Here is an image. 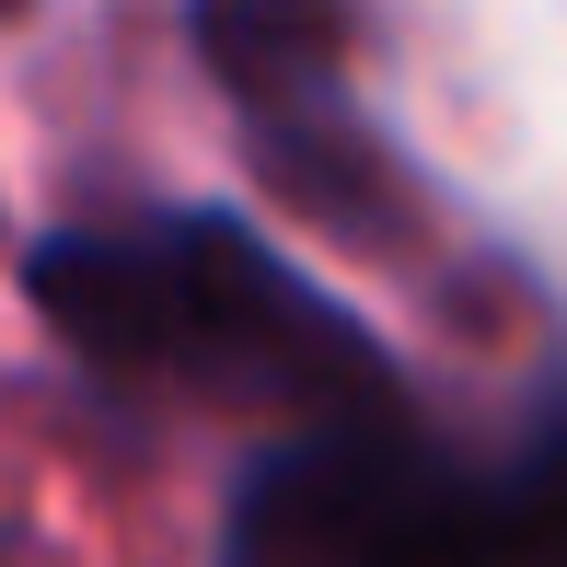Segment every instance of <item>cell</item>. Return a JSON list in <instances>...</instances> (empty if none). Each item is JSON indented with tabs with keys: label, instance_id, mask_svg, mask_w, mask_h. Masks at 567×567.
Here are the masks:
<instances>
[{
	"label": "cell",
	"instance_id": "1",
	"mask_svg": "<svg viewBox=\"0 0 567 567\" xmlns=\"http://www.w3.org/2000/svg\"><path fill=\"white\" fill-rule=\"evenodd\" d=\"M12 290L82 382L174 417H255L267 441L429 417L405 348L290 244L209 197L59 220L12 255Z\"/></svg>",
	"mask_w": 567,
	"mask_h": 567
},
{
	"label": "cell",
	"instance_id": "2",
	"mask_svg": "<svg viewBox=\"0 0 567 567\" xmlns=\"http://www.w3.org/2000/svg\"><path fill=\"white\" fill-rule=\"evenodd\" d=\"M186 59L209 70L220 127L278 220H301L313 244L359 255V267H441L452 255L441 186L359 93V12H324V0H197Z\"/></svg>",
	"mask_w": 567,
	"mask_h": 567
},
{
	"label": "cell",
	"instance_id": "3",
	"mask_svg": "<svg viewBox=\"0 0 567 567\" xmlns=\"http://www.w3.org/2000/svg\"><path fill=\"white\" fill-rule=\"evenodd\" d=\"M209 567H486V452L441 417L255 441L220 486Z\"/></svg>",
	"mask_w": 567,
	"mask_h": 567
}]
</instances>
